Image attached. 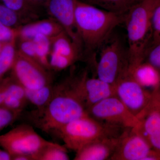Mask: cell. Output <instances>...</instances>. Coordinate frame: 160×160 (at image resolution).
Here are the masks:
<instances>
[{"mask_svg": "<svg viewBox=\"0 0 160 160\" xmlns=\"http://www.w3.org/2000/svg\"><path fill=\"white\" fill-rule=\"evenodd\" d=\"M18 37V28H13L0 22V42H8Z\"/></svg>", "mask_w": 160, "mask_h": 160, "instance_id": "obj_29", "label": "cell"}, {"mask_svg": "<svg viewBox=\"0 0 160 160\" xmlns=\"http://www.w3.org/2000/svg\"><path fill=\"white\" fill-rule=\"evenodd\" d=\"M0 160H12V156L9 152L0 146Z\"/></svg>", "mask_w": 160, "mask_h": 160, "instance_id": "obj_33", "label": "cell"}, {"mask_svg": "<svg viewBox=\"0 0 160 160\" xmlns=\"http://www.w3.org/2000/svg\"><path fill=\"white\" fill-rule=\"evenodd\" d=\"M151 26L152 32L151 40L160 39V0L158 1L152 12L151 18Z\"/></svg>", "mask_w": 160, "mask_h": 160, "instance_id": "obj_27", "label": "cell"}, {"mask_svg": "<svg viewBox=\"0 0 160 160\" xmlns=\"http://www.w3.org/2000/svg\"><path fill=\"white\" fill-rule=\"evenodd\" d=\"M34 42L38 62L46 69L50 70L49 56L51 50V38L38 35L32 38Z\"/></svg>", "mask_w": 160, "mask_h": 160, "instance_id": "obj_20", "label": "cell"}, {"mask_svg": "<svg viewBox=\"0 0 160 160\" xmlns=\"http://www.w3.org/2000/svg\"><path fill=\"white\" fill-rule=\"evenodd\" d=\"M143 62L152 66L160 75V38L150 41L145 51Z\"/></svg>", "mask_w": 160, "mask_h": 160, "instance_id": "obj_23", "label": "cell"}, {"mask_svg": "<svg viewBox=\"0 0 160 160\" xmlns=\"http://www.w3.org/2000/svg\"><path fill=\"white\" fill-rule=\"evenodd\" d=\"M88 114L98 121L125 128H138L141 120L132 114L117 97H110L87 109Z\"/></svg>", "mask_w": 160, "mask_h": 160, "instance_id": "obj_8", "label": "cell"}, {"mask_svg": "<svg viewBox=\"0 0 160 160\" xmlns=\"http://www.w3.org/2000/svg\"><path fill=\"white\" fill-rule=\"evenodd\" d=\"M28 102V101L7 95L2 106L21 114Z\"/></svg>", "mask_w": 160, "mask_h": 160, "instance_id": "obj_28", "label": "cell"}, {"mask_svg": "<svg viewBox=\"0 0 160 160\" xmlns=\"http://www.w3.org/2000/svg\"><path fill=\"white\" fill-rule=\"evenodd\" d=\"M9 77H5L0 82V106H2L7 96V87Z\"/></svg>", "mask_w": 160, "mask_h": 160, "instance_id": "obj_31", "label": "cell"}, {"mask_svg": "<svg viewBox=\"0 0 160 160\" xmlns=\"http://www.w3.org/2000/svg\"><path fill=\"white\" fill-rule=\"evenodd\" d=\"M0 22L13 28H19L27 22L18 13L0 2Z\"/></svg>", "mask_w": 160, "mask_h": 160, "instance_id": "obj_24", "label": "cell"}, {"mask_svg": "<svg viewBox=\"0 0 160 160\" xmlns=\"http://www.w3.org/2000/svg\"><path fill=\"white\" fill-rule=\"evenodd\" d=\"M111 36L100 48L95 68L97 78L114 86L128 74L130 64L128 47L120 38Z\"/></svg>", "mask_w": 160, "mask_h": 160, "instance_id": "obj_5", "label": "cell"}, {"mask_svg": "<svg viewBox=\"0 0 160 160\" xmlns=\"http://www.w3.org/2000/svg\"><path fill=\"white\" fill-rule=\"evenodd\" d=\"M88 114L86 106L72 89L67 78L53 86L52 96L46 106L28 112L27 118L35 127L49 133Z\"/></svg>", "mask_w": 160, "mask_h": 160, "instance_id": "obj_2", "label": "cell"}, {"mask_svg": "<svg viewBox=\"0 0 160 160\" xmlns=\"http://www.w3.org/2000/svg\"><path fill=\"white\" fill-rule=\"evenodd\" d=\"M6 42H0V52L2 51V49L3 46H4V44Z\"/></svg>", "mask_w": 160, "mask_h": 160, "instance_id": "obj_35", "label": "cell"}, {"mask_svg": "<svg viewBox=\"0 0 160 160\" xmlns=\"http://www.w3.org/2000/svg\"><path fill=\"white\" fill-rule=\"evenodd\" d=\"M25 89L28 102L34 105L37 109H41L46 106L51 98L53 85L51 84L36 90Z\"/></svg>", "mask_w": 160, "mask_h": 160, "instance_id": "obj_22", "label": "cell"}, {"mask_svg": "<svg viewBox=\"0 0 160 160\" xmlns=\"http://www.w3.org/2000/svg\"><path fill=\"white\" fill-rule=\"evenodd\" d=\"M17 40L5 43L0 52V82L10 71L13 65L17 50Z\"/></svg>", "mask_w": 160, "mask_h": 160, "instance_id": "obj_19", "label": "cell"}, {"mask_svg": "<svg viewBox=\"0 0 160 160\" xmlns=\"http://www.w3.org/2000/svg\"><path fill=\"white\" fill-rule=\"evenodd\" d=\"M9 9L15 12L29 23L39 19L42 9L33 6L29 0H0Z\"/></svg>", "mask_w": 160, "mask_h": 160, "instance_id": "obj_17", "label": "cell"}, {"mask_svg": "<svg viewBox=\"0 0 160 160\" xmlns=\"http://www.w3.org/2000/svg\"><path fill=\"white\" fill-rule=\"evenodd\" d=\"M67 148L57 143L46 146L33 156V160H68Z\"/></svg>", "mask_w": 160, "mask_h": 160, "instance_id": "obj_21", "label": "cell"}, {"mask_svg": "<svg viewBox=\"0 0 160 160\" xmlns=\"http://www.w3.org/2000/svg\"><path fill=\"white\" fill-rule=\"evenodd\" d=\"M128 74L144 88H152L153 91L160 89V75L147 63L129 68Z\"/></svg>", "mask_w": 160, "mask_h": 160, "instance_id": "obj_16", "label": "cell"}, {"mask_svg": "<svg viewBox=\"0 0 160 160\" xmlns=\"http://www.w3.org/2000/svg\"><path fill=\"white\" fill-rule=\"evenodd\" d=\"M126 129L98 121L88 114L64 125L55 132L67 149L77 152L97 140L119 136Z\"/></svg>", "mask_w": 160, "mask_h": 160, "instance_id": "obj_4", "label": "cell"}, {"mask_svg": "<svg viewBox=\"0 0 160 160\" xmlns=\"http://www.w3.org/2000/svg\"><path fill=\"white\" fill-rule=\"evenodd\" d=\"M71 83L86 109L106 98L115 96L114 86L98 78H90L87 71L78 76H71Z\"/></svg>", "mask_w": 160, "mask_h": 160, "instance_id": "obj_10", "label": "cell"}, {"mask_svg": "<svg viewBox=\"0 0 160 160\" xmlns=\"http://www.w3.org/2000/svg\"><path fill=\"white\" fill-rule=\"evenodd\" d=\"M141 120L137 128L152 149L160 153V112L150 109Z\"/></svg>", "mask_w": 160, "mask_h": 160, "instance_id": "obj_15", "label": "cell"}, {"mask_svg": "<svg viewBox=\"0 0 160 160\" xmlns=\"http://www.w3.org/2000/svg\"><path fill=\"white\" fill-rule=\"evenodd\" d=\"M30 3L33 6L42 9H46V6L48 5L49 0H29Z\"/></svg>", "mask_w": 160, "mask_h": 160, "instance_id": "obj_32", "label": "cell"}, {"mask_svg": "<svg viewBox=\"0 0 160 160\" xmlns=\"http://www.w3.org/2000/svg\"><path fill=\"white\" fill-rule=\"evenodd\" d=\"M53 142L38 134L33 126L22 124L4 134L0 135V146L11 155L12 158L20 154L33 156L44 147Z\"/></svg>", "mask_w": 160, "mask_h": 160, "instance_id": "obj_6", "label": "cell"}, {"mask_svg": "<svg viewBox=\"0 0 160 160\" xmlns=\"http://www.w3.org/2000/svg\"><path fill=\"white\" fill-rule=\"evenodd\" d=\"M77 0H49L46 10L50 17L59 23L73 42L82 51L75 22Z\"/></svg>", "mask_w": 160, "mask_h": 160, "instance_id": "obj_12", "label": "cell"}, {"mask_svg": "<svg viewBox=\"0 0 160 160\" xmlns=\"http://www.w3.org/2000/svg\"><path fill=\"white\" fill-rule=\"evenodd\" d=\"M77 61L72 58L50 52L49 64L50 68L56 71L63 70L71 66Z\"/></svg>", "mask_w": 160, "mask_h": 160, "instance_id": "obj_25", "label": "cell"}, {"mask_svg": "<svg viewBox=\"0 0 160 160\" xmlns=\"http://www.w3.org/2000/svg\"><path fill=\"white\" fill-rule=\"evenodd\" d=\"M112 12L125 14L142 0H80Z\"/></svg>", "mask_w": 160, "mask_h": 160, "instance_id": "obj_18", "label": "cell"}, {"mask_svg": "<svg viewBox=\"0 0 160 160\" xmlns=\"http://www.w3.org/2000/svg\"><path fill=\"white\" fill-rule=\"evenodd\" d=\"M12 160H33V158L29 155L20 154L12 157Z\"/></svg>", "mask_w": 160, "mask_h": 160, "instance_id": "obj_34", "label": "cell"}, {"mask_svg": "<svg viewBox=\"0 0 160 160\" xmlns=\"http://www.w3.org/2000/svg\"><path fill=\"white\" fill-rule=\"evenodd\" d=\"M154 149L137 128H126L111 160H146Z\"/></svg>", "mask_w": 160, "mask_h": 160, "instance_id": "obj_11", "label": "cell"}, {"mask_svg": "<svg viewBox=\"0 0 160 160\" xmlns=\"http://www.w3.org/2000/svg\"><path fill=\"white\" fill-rule=\"evenodd\" d=\"M154 109L160 112V89L152 91V96L149 111Z\"/></svg>", "mask_w": 160, "mask_h": 160, "instance_id": "obj_30", "label": "cell"}, {"mask_svg": "<svg viewBox=\"0 0 160 160\" xmlns=\"http://www.w3.org/2000/svg\"><path fill=\"white\" fill-rule=\"evenodd\" d=\"M125 14L107 11L77 0L76 27L82 44L83 57L92 65H96L95 54L110 37L114 29L124 23Z\"/></svg>", "mask_w": 160, "mask_h": 160, "instance_id": "obj_1", "label": "cell"}, {"mask_svg": "<svg viewBox=\"0 0 160 160\" xmlns=\"http://www.w3.org/2000/svg\"><path fill=\"white\" fill-rule=\"evenodd\" d=\"M21 113L12 111L3 106H0V132L14 122Z\"/></svg>", "mask_w": 160, "mask_h": 160, "instance_id": "obj_26", "label": "cell"}, {"mask_svg": "<svg viewBox=\"0 0 160 160\" xmlns=\"http://www.w3.org/2000/svg\"><path fill=\"white\" fill-rule=\"evenodd\" d=\"M121 134L118 137L104 138L89 143L76 152L74 160H110L119 143Z\"/></svg>", "mask_w": 160, "mask_h": 160, "instance_id": "obj_13", "label": "cell"}, {"mask_svg": "<svg viewBox=\"0 0 160 160\" xmlns=\"http://www.w3.org/2000/svg\"><path fill=\"white\" fill-rule=\"evenodd\" d=\"M159 0H142L125 14L129 68L143 62L144 54L152 37L151 18Z\"/></svg>", "mask_w": 160, "mask_h": 160, "instance_id": "obj_3", "label": "cell"}, {"mask_svg": "<svg viewBox=\"0 0 160 160\" xmlns=\"http://www.w3.org/2000/svg\"><path fill=\"white\" fill-rule=\"evenodd\" d=\"M18 38L27 39L33 38L38 35L52 38L65 31L56 20L50 17L48 18L38 19L24 24L18 28Z\"/></svg>", "mask_w": 160, "mask_h": 160, "instance_id": "obj_14", "label": "cell"}, {"mask_svg": "<svg viewBox=\"0 0 160 160\" xmlns=\"http://www.w3.org/2000/svg\"><path fill=\"white\" fill-rule=\"evenodd\" d=\"M115 96L139 119L149 111L152 91L147 90L129 74L114 85Z\"/></svg>", "mask_w": 160, "mask_h": 160, "instance_id": "obj_9", "label": "cell"}, {"mask_svg": "<svg viewBox=\"0 0 160 160\" xmlns=\"http://www.w3.org/2000/svg\"><path fill=\"white\" fill-rule=\"evenodd\" d=\"M11 76L28 90H36L52 84L49 69L32 58L17 50Z\"/></svg>", "mask_w": 160, "mask_h": 160, "instance_id": "obj_7", "label": "cell"}]
</instances>
